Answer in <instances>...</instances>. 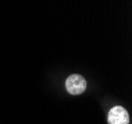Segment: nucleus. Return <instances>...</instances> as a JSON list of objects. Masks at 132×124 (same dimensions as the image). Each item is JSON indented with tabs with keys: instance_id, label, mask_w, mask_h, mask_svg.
Returning <instances> with one entry per match:
<instances>
[{
	"instance_id": "nucleus-1",
	"label": "nucleus",
	"mask_w": 132,
	"mask_h": 124,
	"mask_svg": "<svg viewBox=\"0 0 132 124\" xmlns=\"http://www.w3.org/2000/svg\"><path fill=\"white\" fill-rule=\"evenodd\" d=\"M66 89L70 94L78 95L83 93L87 88L86 79L80 74H71L65 81Z\"/></svg>"
},
{
	"instance_id": "nucleus-2",
	"label": "nucleus",
	"mask_w": 132,
	"mask_h": 124,
	"mask_svg": "<svg viewBox=\"0 0 132 124\" xmlns=\"http://www.w3.org/2000/svg\"><path fill=\"white\" fill-rule=\"evenodd\" d=\"M108 120L110 124H128L129 115L122 106H114L110 110Z\"/></svg>"
}]
</instances>
